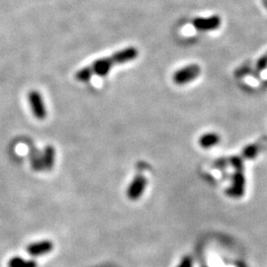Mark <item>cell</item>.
Wrapping results in <instances>:
<instances>
[{
  "mask_svg": "<svg viewBox=\"0 0 267 267\" xmlns=\"http://www.w3.org/2000/svg\"><path fill=\"white\" fill-rule=\"evenodd\" d=\"M113 66L114 65L110 58H102L94 61L90 68L94 74L98 76H106L109 73Z\"/></svg>",
  "mask_w": 267,
  "mask_h": 267,
  "instance_id": "cell-7",
  "label": "cell"
},
{
  "mask_svg": "<svg viewBox=\"0 0 267 267\" xmlns=\"http://www.w3.org/2000/svg\"><path fill=\"white\" fill-rule=\"evenodd\" d=\"M220 136L216 133H207L199 139V144L204 148H210L220 143Z\"/></svg>",
  "mask_w": 267,
  "mask_h": 267,
  "instance_id": "cell-9",
  "label": "cell"
},
{
  "mask_svg": "<svg viewBox=\"0 0 267 267\" xmlns=\"http://www.w3.org/2000/svg\"><path fill=\"white\" fill-rule=\"evenodd\" d=\"M28 99L34 116L38 120H45L47 117V110L41 93L37 90H32L29 92Z\"/></svg>",
  "mask_w": 267,
  "mask_h": 267,
  "instance_id": "cell-1",
  "label": "cell"
},
{
  "mask_svg": "<svg viewBox=\"0 0 267 267\" xmlns=\"http://www.w3.org/2000/svg\"><path fill=\"white\" fill-rule=\"evenodd\" d=\"M201 73V69L197 65H190L185 68L180 69L173 74V81L176 84L182 85L186 84L198 77V75Z\"/></svg>",
  "mask_w": 267,
  "mask_h": 267,
  "instance_id": "cell-2",
  "label": "cell"
},
{
  "mask_svg": "<svg viewBox=\"0 0 267 267\" xmlns=\"http://www.w3.org/2000/svg\"><path fill=\"white\" fill-rule=\"evenodd\" d=\"M222 20L220 16L214 15L210 17H199L193 20V26L198 31H213L221 26Z\"/></svg>",
  "mask_w": 267,
  "mask_h": 267,
  "instance_id": "cell-3",
  "label": "cell"
},
{
  "mask_svg": "<svg viewBox=\"0 0 267 267\" xmlns=\"http://www.w3.org/2000/svg\"><path fill=\"white\" fill-rule=\"evenodd\" d=\"M8 267H38V263L32 259H25L21 256H14L8 261Z\"/></svg>",
  "mask_w": 267,
  "mask_h": 267,
  "instance_id": "cell-10",
  "label": "cell"
},
{
  "mask_svg": "<svg viewBox=\"0 0 267 267\" xmlns=\"http://www.w3.org/2000/svg\"><path fill=\"white\" fill-rule=\"evenodd\" d=\"M55 158H56V152L55 148L52 146H47L44 149L43 155H42V163H43V170H50L55 165Z\"/></svg>",
  "mask_w": 267,
  "mask_h": 267,
  "instance_id": "cell-8",
  "label": "cell"
},
{
  "mask_svg": "<svg viewBox=\"0 0 267 267\" xmlns=\"http://www.w3.org/2000/svg\"><path fill=\"white\" fill-rule=\"evenodd\" d=\"M267 68V52L263 55L256 63V70L257 72H262Z\"/></svg>",
  "mask_w": 267,
  "mask_h": 267,
  "instance_id": "cell-13",
  "label": "cell"
},
{
  "mask_svg": "<svg viewBox=\"0 0 267 267\" xmlns=\"http://www.w3.org/2000/svg\"><path fill=\"white\" fill-rule=\"evenodd\" d=\"M53 248V243L50 241H41L33 243L27 246V251L32 256H41L49 253Z\"/></svg>",
  "mask_w": 267,
  "mask_h": 267,
  "instance_id": "cell-6",
  "label": "cell"
},
{
  "mask_svg": "<svg viewBox=\"0 0 267 267\" xmlns=\"http://www.w3.org/2000/svg\"><path fill=\"white\" fill-rule=\"evenodd\" d=\"M147 180L144 175L136 176L127 189V196L129 199L135 201L141 198L144 191L146 190Z\"/></svg>",
  "mask_w": 267,
  "mask_h": 267,
  "instance_id": "cell-4",
  "label": "cell"
},
{
  "mask_svg": "<svg viewBox=\"0 0 267 267\" xmlns=\"http://www.w3.org/2000/svg\"><path fill=\"white\" fill-rule=\"evenodd\" d=\"M257 151H258L257 146H255V145H249V146H247L244 147L243 154L247 158H252V157H254L257 154Z\"/></svg>",
  "mask_w": 267,
  "mask_h": 267,
  "instance_id": "cell-12",
  "label": "cell"
},
{
  "mask_svg": "<svg viewBox=\"0 0 267 267\" xmlns=\"http://www.w3.org/2000/svg\"><path fill=\"white\" fill-rule=\"evenodd\" d=\"M139 55V50L135 47H128L116 51L110 57L113 65H123L135 60Z\"/></svg>",
  "mask_w": 267,
  "mask_h": 267,
  "instance_id": "cell-5",
  "label": "cell"
},
{
  "mask_svg": "<svg viewBox=\"0 0 267 267\" xmlns=\"http://www.w3.org/2000/svg\"><path fill=\"white\" fill-rule=\"evenodd\" d=\"M93 72L91 70L90 67H86V68H83L81 70H79L76 73H75V78L78 80V81H81V82H87L91 79L92 75H93Z\"/></svg>",
  "mask_w": 267,
  "mask_h": 267,
  "instance_id": "cell-11",
  "label": "cell"
},
{
  "mask_svg": "<svg viewBox=\"0 0 267 267\" xmlns=\"http://www.w3.org/2000/svg\"><path fill=\"white\" fill-rule=\"evenodd\" d=\"M192 266V261L189 257H184L180 261V263L177 265V267H191Z\"/></svg>",
  "mask_w": 267,
  "mask_h": 267,
  "instance_id": "cell-14",
  "label": "cell"
}]
</instances>
